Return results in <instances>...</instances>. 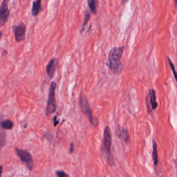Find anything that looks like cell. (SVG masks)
<instances>
[{"label":"cell","mask_w":177,"mask_h":177,"mask_svg":"<svg viewBox=\"0 0 177 177\" xmlns=\"http://www.w3.org/2000/svg\"><path fill=\"white\" fill-rule=\"evenodd\" d=\"M124 46L114 47L110 51L109 55V67L113 73L119 74L121 73L123 66L121 58L123 53Z\"/></svg>","instance_id":"obj_1"},{"label":"cell","mask_w":177,"mask_h":177,"mask_svg":"<svg viewBox=\"0 0 177 177\" xmlns=\"http://www.w3.org/2000/svg\"><path fill=\"white\" fill-rule=\"evenodd\" d=\"M112 143V136L111 130L109 127L107 126L104 129V139L102 143L101 151L107 163L111 165L113 163L111 154L110 153Z\"/></svg>","instance_id":"obj_2"},{"label":"cell","mask_w":177,"mask_h":177,"mask_svg":"<svg viewBox=\"0 0 177 177\" xmlns=\"http://www.w3.org/2000/svg\"><path fill=\"white\" fill-rule=\"evenodd\" d=\"M80 106L82 112L85 115L90 124L94 127H97L99 123L98 119L96 117L93 116V112L90 107L87 98L85 96H83L80 98Z\"/></svg>","instance_id":"obj_3"},{"label":"cell","mask_w":177,"mask_h":177,"mask_svg":"<svg viewBox=\"0 0 177 177\" xmlns=\"http://www.w3.org/2000/svg\"><path fill=\"white\" fill-rule=\"evenodd\" d=\"M56 87L57 83L56 82H52L50 84L47 104L45 110V114L46 116H50L54 113L57 109V102L55 96Z\"/></svg>","instance_id":"obj_4"},{"label":"cell","mask_w":177,"mask_h":177,"mask_svg":"<svg viewBox=\"0 0 177 177\" xmlns=\"http://www.w3.org/2000/svg\"><path fill=\"white\" fill-rule=\"evenodd\" d=\"M15 151L18 156L20 158L21 161L25 163L26 167L30 170H32L33 166V160L32 156L29 152L24 150L15 149Z\"/></svg>","instance_id":"obj_5"},{"label":"cell","mask_w":177,"mask_h":177,"mask_svg":"<svg viewBox=\"0 0 177 177\" xmlns=\"http://www.w3.org/2000/svg\"><path fill=\"white\" fill-rule=\"evenodd\" d=\"M13 31L15 34V41L17 43L24 41L26 39V26L22 22H20L17 26H14Z\"/></svg>","instance_id":"obj_6"},{"label":"cell","mask_w":177,"mask_h":177,"mask_svg":"<svg viewBox=\"0 0 177 177\" xmlns=\"http://www.w3.org/2000/svg\"><path fill=\"white\" fill-rule=\"evenodd\" d=\"M10 0H3L0 7V24L1 26H4L10 16V10L8 8Z\"/></svg>","instance_id":"obj_7"},{"label":"cell","mask_w":177,"mask_h":177,"mask_svg":"<svg viewBox=\"0 0 177 177\" xmlns=\"http://www.w3.org/2000/svg\"><path fill=\"white\" fill-rule=\"evenodd\" d=\"M58 65V60L56 58H53L49 61L46 67V72L50 79L53 78Z\"/></svg>","instance_id":"obj_8"},{"label":"cell","mask_w":177,"mask_h":177,"mask_svg":"<svg viewBox=\"0 0 177 177\" xmlns=\"http://www.w3.org/2000/svg\"><path fill=\"white\" fill-rule=\"evenodd\" d=\"M41 2L42 0H36L34 2H33L31 9L32 16L36 17L42 10Z\"/></svg>","instance_id":"obj_9"},{"label":"cell","mask_w":177,"mask_h":177,"mask_svg":"<svg viewBox=\"0 0 177 177\" xmlns=\"http://www.w3.org/2000/svg\"><path fill=\"white\" fill-rule=\"evenodd\" d=\"M118 137L125 143H128L130 141V136L127 130L123 127H120L118 131Z\"/></svg>","instance_id":"obj_10"},{"label":"cell","mask_w":177,"mask_h":177,"mask_svg":"<svg viewBox=\"0 0 177 177\" xmlns=\"http://www.w3.org/2000/svg\"><path fill=\"white\" fill-rule=\"evenodd\" d=\"M150 101L151 104L152 109L155 110L158 106L157 102H156V96L155 91L153 89L150 90L149 91Z\"/></svg>","instance_id":"obj_11"},{"label":"cell","mask_w":177,"mask_h":177,"mask_svg":"<svg viewBox=\"0 0 177 177\" xmlns=\"http://www.w3.org/2000/svg\"><path fill=\"white\" fill-rule=\"evenodd\" d=\"M88 7L94 15L97 14L98 0H87Z\"/></svg>","instance_id":"obj_12"},{"label":"cell","mask_w":177,"mask_h":177,"mask_svg":"<svg viewBox=\"0 0 177 177\" xmlns=\"http://www.w3.org/2000/svg\"><path fill=\"white\" fill-rule=\"evenodd\" d=\"M1 127L4 130H12L14 126V123L10 119H7L1 121Z\"/></svg>","instance_id":"obj_13"},{"label":"cell","mask_w":177,"mask_h":177,"mask_svg":"<svg viewBox=\"0 0 177 177\" xmlns=\"http://www.w3.org/2000/svg\"><path fill=\"white\" fill-rule=\"evenodd\" d=\"M153 150L152 156H153L154 165L156 166L158 163V153H157V144L154 140H153Z\"/></svg>","instance_id":"obj_14"},{"label":"cell","mask_w":177,"mask_h":177,"mask_svg":"<svg viewBox=\"0 0 177 177\" xmlns=\"http://www.w3.org/2000/svg\"><path fill=\"white\" fill-rule=\"evenodd\" d=\"M90 14L89 12L86 13L85 15H84V18L83 23L82 24V28L80 30V33H82V32H83L85 30L86 26L87 24L88 21L90 20Z\"/></svg>","instance_id":"obj_15"},{"label":"cell","mask_w":177,"mask_h":177,"mask_svg":"<svg viewBox=\"0 0 177 177\" xmlns=\"http://www.w3.org/2000/svg\"><path fill=\"white\" fill-rule=\"evenodd\" d=\"M6 142V135L5 132L3 130L1 131L0 133V144L1 147H4L5 145Z\"/></svg>","instance_id":"obj_16"},{"label":"cell","mask_w":177,"mask_h":177,"mask_svg":"<svg viewBox=\"0 0 177 177\" xmlns=\"http://www.w3.org/2000/svg\"><path fill=\"white\" fill-rule=\"evenodd\" d=\"M167 59H168V62H169V65H170V68H171V70H172L173 73V76H174L175 78L176 81V82H177V71H176L175 66H174V64H173V62L171 61V60H170V59L169 57H167Z\"/></svg>","instance_id":"obj_17"},{"label":"cell","mask_w":177,"mask_h":177,"mask_svg":"<svg viewBox=\"0 0 177 177\" xmlns=\"http://www.w3.org/2000/svg\"><path fill=\"white\" fill-rule=\"evenodd\" d=\"M56 174L58 177H69V175L62 170H58L56 171Z\"/></svg>","instance_id":"obj_18"},{"label":"cell","mask_w":177,"mask_h":177,"mask_svg":"<svg viewBox=\"0 0 177 177\" xmlns=\"http://www.w3.org/2000/svg\"><path fill=\"white\" fill-rule=\"evenodd\" d=\"M149 95H147V99H146V102H147V111L149 112V113H150L151 112V109L150 107L149 102Z\"/></svg>","instance_id":"obj_19"},{"label":"cell","mask_w":177,"mask_h":177,"mask_svg":"<svg viewBox=\"0 0 177 177\" xmlns=\"http://www.w3.org/2000/svg\"><path fill=\"white\" fill-rule=\"evenodd\" d=\"M53 121H54V126H55V127H56V126L58 124V123H59V121L57 120V116H54Z\"/></svg>","instance_id":"obj_20"},{"label":"cell","mask_w":177,"mask_h":177,"mask_svg":"<svg viewBox=\"0 0 177 177\" xmlns=\"http://www.w3.org/2000/svg\"><path fill=\"white\" fill-rule=\"evenodd\" d=\"M74 151V144L73 143H71L70 144V148L69 150V153H72Z\"/></svg>","instance_id":"obj_21"},{"label":"cell","mask_w":177,"mask_h":177,"mask_svg":"<svg viewBox=\"0 0 177 177\" xmlns=\"http://www.w3.org/2000/svg\"><path fill=\"white\" fill-rule=\"evenodd\" d=\"M128 1L129 0H122L121 1V4H123V5H125L128 2Z\"/></svg>","instance_id":"obj_22"},{"label":"cell","mask_w":177,"mask_h":177,"mask_svg":"<svg viewBox=\"0 0 177 177\" xmlns=\"http://www.w3.org/2000/svg\"><path fill=\"white\" fill-rule=\"evenodd\" d=\"M174 163L175 164L176 168V172H177V158L174 160Z\"/></svg>","instance_id":"obj_23"},{"label":"cell","mask_w":177,"mask_h":177,"mask_svg":"<svg viewBox=\"0 0 177 177\" xmlns=\"http://www.w3.org/2000/svg\"><path fill=\"white\" fill-rule=\"evenodd\" d=\"M176 5V7L177 9V0H175Z\"/></svg>","instance_id":"obj_24"}]
</instances>
